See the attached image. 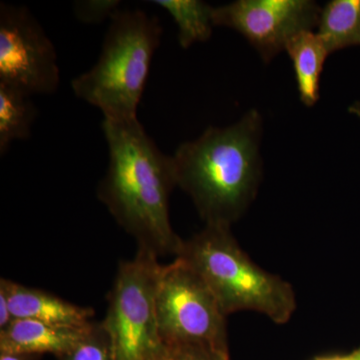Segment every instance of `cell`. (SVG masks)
Listing matches in <instances>:
<instances>
[{
  "label": "cell",
  "mask_w": 360,
  "mask_h": 360,
  "mask_svg": "<svg viewBox=\"0 0 360 360\" xmlns=\"http://www.w3.org/2000/svg\"><path fill=\"white\" fill-rule=\"evenodd\" d=\"M108 167L97 195L115 221L156 257L179 255L184 239L170 224L177 186L174 158L165 155L139 120H103Z\"/></svg>",
  "instance_id": "cell-1"
},
{
  "label": "cell",
  "mask_w": 360,
  "mask_h": 360,
  "mask_svg": "<svg viewBox=\"0 0 360 360\" xmlns=\"http://www.w3.org/2000/svg\"><path fill=\"white\" fill-rule=\"evenodd\" d=\"M262 132V115L250 110L229 127H208L172 155L177 186L191 196L205 224L231 227L257 198Z\"/></svg>",
  "instance_id": "cell-2"
},
{
  "label": "cell",
  "mask_w": 360,
  "mask_h": 360,
  "mask_svg": "<svg viewBox=\"0 0 360 360\" xmlns=\"http://www.w3.org/2000/svg\"><path fill=\"white\" fill-rule=\"evenodd\" d=\"M176 257L202 277L227 316L250 310L285 324L295 312L292 285L253 262L229 226L205 224L184 240Z\"/></svg>",
  "instance_id": "cell-3"
},
{
  "label": "cell",
  "mask_w": 360,
  "mask_h": 360,
  "mask_svg": "<svg viewBox=\"0 0 360 360\" xmlns=\"http://www.w3.org/2000/svg\"><path fill=\"white\" fill-rule=\"evenodd\" d=\"M162 27L141 9H120L111 18L96 65L71 82L78 98L96 106L104 120H136Z\"/></svg>",
  "instance_id": "cell-4"
},
{
  "label": "cell",
  "mask_w": 360,
  "mask_h": 360,
  "mask_svg": "<svg viewBox=\"0 0 360 360\" xmlns=\"http://www.w3.org/2000/svg\"><path fill=\"white\" fill-rule=\"evenodd\" d=\"M158 257L139 248L134 259L120 262L101 323L110 336L115 360H151L163 345L156 316Z\"/></svg>",
  "instance_id": "cell-5"
},
{
  "label": "cell",
  "mask_w": 360,
  "mask_h": 360,
  "mask_svg": "<svg viewBox=\"0 0 360 360\" xmlns=\"http://www.w3.org/2000/svg\"><path fill=\"white\" fill-rule=\"evenodd\" d=\"M155 305L163 345H201L229 354L227 315L202 277L180 258L161 265Z\"/></svg>",
  "instance_id": "cell-6"
},
{
  "label": "cell",
  "mask_w": 360,
  "mask_h": 360,
  "mask_svg": "<svg viewBox=\"0 0 360 360\" xmlns=\"http://www.w3.org/2000/svg\"><path fill=\"white\" fill-rule=\"evenodd\" d=\"M60 70L56 47L44 27L23 6L0 4V84L27 96L51 94Z\"/></svg>",
  "instance_id": "cell-7"
},
{
  "label": "cell",
  "mask_w": 360,
  "mask_h": 360,
  "mask_svg": "<svg viewBox=\"0 0 360 360\" xmlns=\"http://www.w3.org/2000/svg\"><path fill=\"white\" fill-rule=\"evenodd\" d=\"M321 7L312 0H238L214 7L213 23L240 33L264 63L302 32H315Z\"/></svg>",
  "instance_id": "cell-8"
},
{
  "label": "cell",
  "mask_w": 360,
  "mask_h": 360,
  "mask_svg": "<svg viewBox=\"0 0 360 360\" xmlns=\"http://www.w3.org/2000/svg\"><path fill=\"white\" fill-rule=\"evenodd\" d=\"M0 291L6 295L13 321L32 319L54 326L73 328L86 326L94 321V309L73 304L39 288L1 278Z\"/></svg>",
  "instance_id": "cell-9"
},
{
  "label": "cell",
  "mask_w": 360,
  "mask_h": 360,
  "mask_svg": "<svg viewBox=\"0 0 360 360\" xmlns=\"http://www.w3.org/2000/svg\"><path fill=\"white\" fill-rule=\"evenodd\" d=\"M94 322V321H92ZM91 323L82 328L54 326L32 319H14L0 330V354L65 356L86 335Z\"/></svg>",
  "instance_id": "cell-10"
},
{
  "label": "cell",
  "mask_w": 360,
  "mask_h": 360,
  "mask_svg": "<svg viewBox=\"0 0 360 360\" xmlns=\"http://www.w3.org/2000/svg\"><path fill=\"white\" fill-rule=\"evenodd\" d=\"M285 51L292 61L300 98L311 108L319 101V84L328 49L315 32H302L288 41Z\"/></svg>",
  "instance_id": "cell-11"
},
{
  "label": "cell",
  "mask_w": 360,
  "mask_h": 360,
  "mask_svg": "<svg viewBox=\"0 0 360 360\" xmlns=\"http://www.w3.org/2000/svg\"><path fill=\"white\" fill-rule=\"evenodd\" d=\"M315 32L328 53L360 45V0H331L321 8Z\"/></svg>",
  "instance_id": "cell-12"
},
{
  "label": "cell",
  "mask_w": 360,
  "mask_h": 360,
  "mask_svg": "<svg viewBox=\"0 0 360 360\" xmlns=\"http://www.w3.org/2000/svg\"><path fill=\"white\" fill-rule=\"evenodd\" d=\"M30 96L0 84V155H4L16 141L30 139L37 110Z\"/></svg>",
  "instance_id": "cell-13"
},
{
  "label": "cell",
  "mask_w": 360,
  "mask_h": 360,
  "mask_svg": "<svg viewBox=\"0 0 360 360\" xmlns=\"http://www.w3.org/2000/svg\"><path fill=\"white\" fill-rule=\"evenodd\" d=\"M151 4L167 11L179 30L182 49H189L212 37L214 7L200 0H153Z\"/></svg>",
  "instance_id": "cell-14"
},
{
  "label": "cell",
  "mask_w": 360,
  "mask_h": 360,
  "mask_svg": "<svg viewBox=\"0 0 360 360\" xmlns=\"http://www.w3.org/2000/svg\"><path fill=\"white\" fill-rule=\"evenodd\" d=\"M61 360H115L110 336L101 322H92L86 335Z\"/></svg>",
  "instance_id": "cell-15"
},
{
  "label": "cell",
  "mask_w": 360,
  "mask_h": 360,
  "mask_svg": "<svg viewBox=\"0 0 360 360\" xmlns=\"http://www.w3.org/2000/svg\"><path fill=\"white\" fill-rule=\"evenodd\" d=\"M120 0H78L73 4V13L80 22L98 25L111 20L122 6Z\"/></svg>",
  "instance_id": "cell-16"
},
{
  "label": "cell",
  "mask_w": 360,
  "mask_h": 360,
  "mask_svg": "<svg viewBox=\"0 0 360 360\" xmlns=\"http://www.w3.org/2000/svg\"><path fill=\"white\" fill-rule=\"evenodd\" d=\"M174 360H229V354H222L201 345H180L170 347Z\"/></svg>",
  "instance_id": "cell-17"
},
{
  "label": "cell",
  "mask_w": 360,
  "mask_h": 360,
  "mask_svg": "<svg viewBox=\"0 0 360 360\" xmlns=\"http://www.w3.org/2000/svg\"><path fill=\"white\" fill-rule=\"evenodd\" d=\"M13 321L8 300H7L6 295L0 291V330L6 328Z\"/></svg>",
  "instance_id": "cell-18"
},
{
  "label": "cell",
  "mask_w": 360,
  "mask_h": 360,
  "mask_svg": "<svg viewBox=\"0 0 360 360\" xmlns=\"http://www.w3.org/2000/svg\"><path fill=\"white\" fill-rule=\"evenodd\" d=\"M39 355L22 354H0V360H37Z\"/></svg>",
  "instance_id": "cell-19"
},
{
  "label": "cell",
  "mask_w": 360,
  "mask_h": 360,
  "mask_svg": "<svg viewBox=\"0 0 360 360\" xmlns=\"http://www.w3.org/2000/svg\"><path fill=\"white\" fill-rule=\"evenodd\" d=\"M151 360H174V354H172V348L165 347L160 354L156 355L155 359Z\"/></svg>",
  "instance_id": "cell-20"
},
{
  "label": "cell",
  "mask_w": 360,
  "mask_h": 360,
  "mask_svg": "<svg viewBox=\"0 0 360 360\" xmlns=\"http://www.w3.org/2000/svg\"><path fill=\"white\" fill-rule=\"evenodd\" d=\"M349 360H360V348L359 349L355 350L354 354L348 355Z\"/></svg>",
  "instance_id": "cell-21"
},
{
  "label": "cell",
  "mask_w": 360,
  "mask_h": 360,
  "mask_svg": "<svg viewBox=\"0 0 360 360\" xmlns=\"http://www.w3.org/2000/svg\"><path fill=\"white\" fill-rule=\"evenodd\" d=\"M317 360H349L347 356L345 357H326V359H319Z\"/></svg>",
  "instance_id": "cell-22"
}]
</instances>
